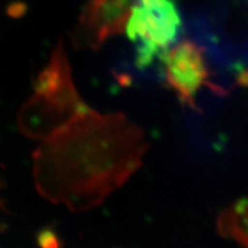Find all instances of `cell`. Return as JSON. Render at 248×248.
I'll use <instances>...</instances> for the list:
<instances>
[{
    "label": "cell",
    "instance_id": "2",
    "mask_svg": "<svg viewBox=\"0 0 248 248\" xmlns=\"http://www.w3.org/2000/svg\"><path fill=\"white\" fill-rule=\"evenodd\" d=\"M89 109L74 83L63 43L59 40L47 64L37 75L33 94L18 110V129L27 137L42 141Z\"/></svg>",
    "mask_w": 248,
    "mask_h": 248
},
{
    "label": "cell",
    "instance_id": "6",
    "mask_svg": "<svg viewBox=\"0 0 248 248\" xmlns=\"http://www.w3.org/2000/svg\"><path fill=\"white\" fill-rule=\"evenodd\" d=\"M216 228L221 237L248 248V198H240L218 214Z\"/></svg>",
    "mask_w": 248,
    "mask_h": 248
},
{
    "label": "cell",
    "instance_id": "4",
    "mask_svg": "<svg viewBox=\"0 0 248 248\" xmlns=\"http://www.w3.org/2000/svg\"><path fill=\"white\" fill-rule=\"evenodd\" d=\"M166 84L175 93L184 107L198 110L197 99L202 90L208 89L217 95L228 90L213 79L206 47L198 40L183 39L175 43L161 59Z\"/></svg>",
    "mask_w": 248,
    "mask_h": 248
},
{
    "label": "cell",
    "instance_id": "5",
    "mask_svg": "<svg viewBox=\"0 0 248 248\" xmlns=\"http://www.w3.org/2000/svg\"><path fill=\"white\" fill-rule=\"evenodd\" d=\"M135 0H89L73 33V43L80 49H98L123 31Z\"/></svg>",
    "mask_w": 248,
    "mask_h": 248
},
{
    "label": "cell",
    "instance_id": "7",
    "mask_svg": "<svg viewBox=\"0 0 248 248\" xmlns=\"http://www.w3.org/2000/svg\"><path fill=\"white\" fill-rule=\"evenodd\" d=\"M38 245L40 248H61V243L57 234L48 230L38 234Z\"/></svg>",
    "mask_w": 248,
    "mask_h": 248
},
{
    "label": "cell",
    "instance_id": "3",
    "mask_svg": "<svg viewBox=\"0 0 248 248\" xmlns=\"http://www.w3.org/2000/svg\"><path fill=\"white\" fill-rule=\"evenodd\" d=\"M183 17L175 0H135L125 31L135 45V64L146 69L181 36Z\"/></svg>",
    "mask_w": 248,
    "mask_h": 248
},
{
    "label": "cell",
    "instance_id": "1",
    "mask_svg": "<svg viewBox=\"0 0 248 248\" xmlns=\"http://www.w3.org/2000/svg\"><path fill=\"white\" fill-rule=\"evenodd\" d=\"M147 150L142 129L125 115L90 108L33 152L36 188L70 212H89L138 171Z\"/></svg>",
    "mask_w": 248,
    "mask_h": 248
}]
</instances>
